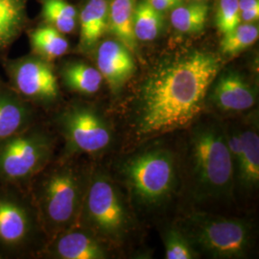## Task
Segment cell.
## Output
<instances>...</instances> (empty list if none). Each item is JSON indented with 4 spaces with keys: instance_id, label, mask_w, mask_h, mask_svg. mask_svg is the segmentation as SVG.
<instances>
[{
    "instance_id": "17",
    "label": "cell",
    "mask_w": 259,
    "mask_h": 259,
    "mask_svg": "<svg viewBox=\"0 0 259 259\" xmlns=\"http://www.w3.org/2000/svg\"><path fill=\"white\" fill-rule=\"evenodd\" d=\"M137 0H111L109 13V30L111 35L134 53L138 40L134 32V14Z\"/></svg>"
},
{
    "instance_id": "23",
    "label": "cell",
    "mask_w": 259,
    "mask_h": 259,
    "mask_svg": "<svg viewBox=\"0 0 259 259\" xmlns=\"http://www.w3.org/2000/svg\"><path fill=\"white\" fill-rule=\"evenodd\" d=\"M258 37L257 22H241L231 32L223 36L221 52L224 55H237L252 46Z\"/></svg>"
},
{
    "instance_id": "19",
    "label": "cell",
    "mask_w": 259,
    "mask_h": 259,
    "mask_svg": "<svg viewBox=\"0 0 259 259\" xmlns=\"http://www.w3.org/2000/svg\"><path fill=\"white\" fill-rule=\"evenodd\" d=\"M62 78L65 85L76 93L92 95L101 87L103 77L99 70L82 62H72L62 69Z\"/></svg>"
},
{
    "instance_id": "25",
    "label": "cell",
    "mask_w": 259,
    "mask_h": 259,
    "mask_svg": "<svg viewBox=\"0 0 259 259\" xmlns=\"http://www.w3.org/2000/svg\"><path fill=\"white\" fill-rule=\"evenodd\" d=\"M215 23L223 36L240 24L238 0H219Z\"/></svg>"
},
{
    "instance_id": "28",
    "label": "cell",
    "mask_w": 259,
    "mask_h": 259,
    "mask_svg": "<svg viewBox=\"0 0 259 259\" xmlns=\"http://www.w3.org/2000/svg\"><path fill=\"white\" fill-rule=\"evenodd\" d=\"M148 2L155 9L164 13L174 9L178 5L185 2V0H148Z\"/></svg>"
},
{
    "instance_id": "12",
    "label": "cell",
    "mask_w": 259,
    "mask_h": 259,
    "mask_svg": "<svg viewBox=\"0 0 259 259\" xmlns=\"http://www.w3.org/2000/svg\"><path fill=\"white\" fill-rule=\"evenodd\" d=\"M56 257L62 259H104L107 251L92 232L71 228L58 236L52 247Z\"/></svg>"
},
{
    "instance_id": "24",
    "label": "cell",
    "mask_w": 259,
    "mask_h": 259,
    "mask_svg": "<svg viewBox=\"0 0 259 259\" xmlns=\"http://www.w3.org/2000/svg\"><path fill=\"white\" fill-rule=\"evenodd\" d=\"M165 257L167 259L197 258L199 253L196 251L185 234L179 229H170L164 236Z\"/></svg>"
},
{
    "instance_id": "14",
    "label": "cell",
    "mask_w": 259,
    "mask_h": 259,
    "mask_svg": "<svg viewBox=\"0 0 259 259\" xmlns=\"http://www.w3.org/2000/svg\"><path fill=\"white\" fill-rule=\"evenodd\" d=\"M27 210L18 202L0 197V241L10 247L23 244L30 234Z\"/></svg>"
},
{
    "instance_id": "4",
    "label": "cell",
    "mask_w": 259,
    "mask_h": 259,
    "mask_svg": "<svg viewBox=\"0 0 259 259\" xmlns=\"http://www.w3.org/2000/svg\"><path fill=\"white\" fill-rule=\"evenodd\" d=\"M200 254L213 258H241L252 243L249 224L205 211L185 216L178 228Z\"/></svg>"
},
{
    "instance_id": "6",
    "label": "cell",
    "mask_w": 259,
    "mask_h": 259,
    "mask_svg": "<svg viewBox=\"0 0 259 259\" xmlns=\"http://www.w3.org/2000/svg\"><path fill=\"white\" fill-rule=\"evenodd\" d=\"M83 179L71 167L54 170L44 182L39 206L47 226L54 232L71 228L83 206Z\"/></svg>"
},
{
    "instance_id": "3",
    "label": "cell",
    "mask_w": 259,
    "mask_h": 259,
    "mask_svg": "<svg viewBox=\"0 0 259 259\" xmlns=\"http://www.w3.org/2000/svg\"><path fill=\"white\" fill-rule=\"evenodd\" d=\"M178 171L176 156L163 148L135 155L122 168L132 200L145 210L159 208L171 200L178 185Z\"/></svg>"
},
{
    "instance_id": "8",
    "label": "cell",
    "mask_w": 259,
    "mask_h": 259,
    "mask_svg": "<svg viewBox=\"0 0 259 259\" xmlns=\"http://www.w3.org/2000/svg\"><path fill=\"white\" fill-rule=\"evenodd\" d=\"M69 153L97 154L108 148L112 133L99 112L85 105H72L57 119Z\"/></svg>"
},
{
    "instance_id": "15",
    "label": "cell",
    "mask_w": 259,
    "mask_h": 259,
    "mask_svg": "<svg viewBox=\"0 0 259 259\" xmlns=\"http://www.w3.org/2000/svg\"><path fill=\"white\" fill-rule=\"evenodd\" d=\"M32 111L16 93L0 91V141L28 129Z\"/></svg>"
},
{
    "instance_id": "22",
    "label": "cell",
    "mask_w": 259,
    "mask_h": 259,
    "mask_svg": "<svg viewBox=\"0 0 259 259\" xmlns=\"http://www.w3.org/2000/svg\"><path fill=\"white\" fill-rule=\"evenodd\" d=\"M41 16L47 24L63 34L72 33L79 18L76 8L66 0H42Z\"/></svg>"
},
{
    "instance_id": "16",
    "label": "cell",
    "mask_w": 259,
    "mask_h": 259,
    "mask_svg": "<svg viewBox=\"0 0 259 259\" xmlns=\"http://www.w3.org/2000/svg\"><path fill=\"white\" fill-rule=\"evenodd\" d=\"M242 153L235 168V181L241 187L250 191L257 188L259 183V138L255 127L241 130Z\"/></svg>"
},
{
    "instance_id": "10",
    "label": "cell",
    "mask_w": 259,
    "mask_h": 259,
    "mask_svg": "<svg viewBox=\"0 0 259 259\" xmlns=\"http://www.w3.org/2000/svg\"><path fill=\"white\" fill-rule=\"evenodd\" d=\"M212 84L210 102L223 112L247 111L257 102L255 88L237 72L224 73Z\"/></svg>"
},
{
    "instance_id": "29",
    "label": "cell",
    "mask_w": 259,
    "mask_h": 259,
    "mask_svg": "<svg viewBox=\"0 0 259 259\" xmlns=\"http://www.w3.org/2000/svg\"><path fill=\"white\" fill-rule=\"evenodd\" d=\"M0 258H1V256H0Z\"/></svg>"
},
{
    "instance_id": "21",
    "label": "cell",
    "mask_w": 259,
    "mask_h": 259,
    "mask_svg": "<svg viewBox=\"0 0 259 259\" xmlns=\"http://www.w3.org/2000/svg\"><path fill=\"white\" fill-rule=\"evenodd\" d=\"M163 26V13L155 9L148 0L137 1L134 14V32L138 41L146 42L156 39Z\"/></svg>"
},
{
    "instance_id": "27",
    "label": "cell",
    "mask_w": 259,
    "mask_h": 259,
    "mask_svg": "<svg viewBox=\"0 0 259 259\" xmlns=\"http://www.w3.org/2000/svg\"><path fill=\"white\" fill-rule=\"evenodd\" d=\"M23 20L14 19H0V47L8 45L19 33Z\"/></svg>"
},
{
    "instance_id": "9",
    "label": "cell",
    "mask_w": 259,
    "mask_h": 259,
    "mask_svg": "<svg viewBox=\"0 0 259 259\" xmlns=\"http://www.w3.org/2000/svg\"><path fill=\"white\" fill-rule=\"evenodd\" d=\"M10 79L22 97L50 103L59 97V83L49 62L38 56L15 60L8 65Z\"/></svg>"
},
{
    "instance_id": "18",
    "label": "cell",
    "mask_w": 259,
    "mask_h": 259,
    "mask_svg": "<svg viewBox=\"0 0 259 259\" xmlns=\"http://www.w3.org/2000/svg\"><path fill=\"white\" fill-rule=\"evenodd\" d=\"M209 12V5L204 0L183 2L171 10L170 20L180 33L193 35L204 31Z\"/></svg>"
},
{
    "instance_id": "20",
    "label": "cell",
    "mask_w": 259,
    "mask_h": 259,
    "mask_svg": "<svg viewBox=\"0 0 259 259\" xmlns=\"http://www.w3.org/2000/svg\"><path fill=\"white\" fill-rule=\"evenodd\" d=\"M30 44L36 55L47 62L65 55L69 48L65 34L48 24L37 27L30 33Z\"/></svg>"
},
{
    "instance_id": "13",
    "label": "cell",
    "mask_w": 259,
    "mask_h": 259,
    "mask_svg": "<svg viewBox=\"0 0 259 259\" xmlns=\"http://www.w3.org/2000/svg\"><path fill=\"white\" fill-rule=\"evenodd\" d=\"M110 2L108 0H87L79 14L80 47L91 51L109 30Z\"/></svg>"
},
{
    "instance_id": "7",
    "label": "cell",
    "mask_w": 259,
    "mask_h": 259,
    "mask_svg": "<svg viewBox=\"0 0 259 259\" xmlns=\"http://www.w3.org/2000/svg\"><path fill=\"white\" fill-rule=\"evenodd\" d=\"M52 150L48 135L30 128L0 141V179L19 183L33 178L47 165Z\"/></svg>"
},
{
    "instance_id": "26",
    "label": "cell",
    "mask_w": 259,
    "mask_h": 259,
    "mask_svg": "<svg viewBox=\"0 0 259 259\" xmlns=\"http://www.w3.org/2000/svg\"><path fill=\"white\" fill-rule=\"evenodd\" d=\"M0 19H24L23 0H0Z\"/></svg>"
},
{
    "instance_id": "1",
    "label": "cell",
    "mask_w": 259,
    "mask_h": 259,
    "mask_svg": "<svg viewBox=\"0 0 259 259\" xmlns=\"http://www.w3.org/2000/svg\"><path fill=\"white\" fill-rule=\"evenodd\" d=\"M221 68L212 52L193 50L157 65L139 92L135 128L150 138L191 125Z\"/></svg>"
},
{
    "instance_id": "5",
    "label": "cell",
    "mask_w": 259,
    "mask_h": 259,
    "mask_svg": "<svg viewBox=\"0 0 259 259\" xmlns=\"http://www.w3.org/2000/svg\"><path fill=\"white\" fill-rule=\"evenodd\" d=\"M82 209L89 227L104 239L118 242L129 230V212L124 198L108 177L93 178L83 198Z\"/></svg>"
},
{
    "instance_id": "11",
    "label": "cell",
    "mask_w": 259,
    "mask_h": 259,
    "mask_svg": "<svg viewBox=\"0 0 259 259\" xmlns=\"http://www.w3.org/2000/svg\"><path fill=\"white\" fill-rule=\"evenodd\" d=\"M97 69L112 91H119L136 72L133 52L119 40L107 39L98 46Z\"/></svg>"
},
{
    "instance_id": "2",
    "label": "cell",
    "mask_w": 259,
    "mask_h": 259,
    "mask_svg": "<svg viewBox=\"0 0 259 259\" xmlns=\"http://www.w3.org/2000/svg\"><path fill=\"white\" fill-rule=\"evenodd\" d=\"M186 190L197 205L231 202L235 172L226 130L217 121L199 123L191 130L185 158Z\"/></svg>"
}]
</instances>
